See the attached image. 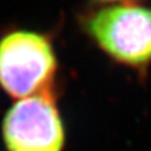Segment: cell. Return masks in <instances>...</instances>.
<instances>
[{
	"label": "cell",
	"instance_id": "obj_4",
	"mask_svg": "<svg viewBox=\"0 0 151 151\" xmlns=\"http://www.w3.org/2000/svg\"><path fill=\"white\" fill-rule=\"evenodd\" d=\"M98 3H102V4H113V5H116L117 3L120 4H132V1H135V0H96Z\"/></svg>",
	"mask_w": 151,
	"mask_h": 151
},
{
	"label": "cell",
	"instance_id": "obj_2",
	"mask_svg": "<svg viewBox=\"0 0 151 151\" xmlns=\"http://www.w3.org/2000/svg\"><path fill=\"white\" fill-rule=\"evenodd\" d=\"M57 58L49 39L32 30H13L0 38V87L14 98L50 92Z\"/></svg>",
	"mask_w": 151,
	"mask_h": 151
},
{
	"label": "cell",
	"instance_id": "obj_1",
	"mask_svg": "<svg viewBox=\"0 0 151 151\" xmlns=\"http://www.w3.org/2000/svg\"><path fill=\"white\" fill-rule=\"evenodd\" d=\"M84 30L116 62L134 68L151 63V8L116 4L84 19Z\"/></svg>",
	"mask_w": 151,
	"mask_h": 151
},
{
	"label": "cell",
	"instance_id": "obj_3",
	"mask_svg": "<svg viewBox=\"0 0 151 151\" xmlns=\"http://www.w3.org/2000/svg\"><path fill=\"white\" fill-rule=\"evenodd\" d=\"M9 151H62L64 127L50 92L19 100L3 120Z\"/></svg>",
	"mask_w": 151,
	"mask_h": 151
}]
</instances>
